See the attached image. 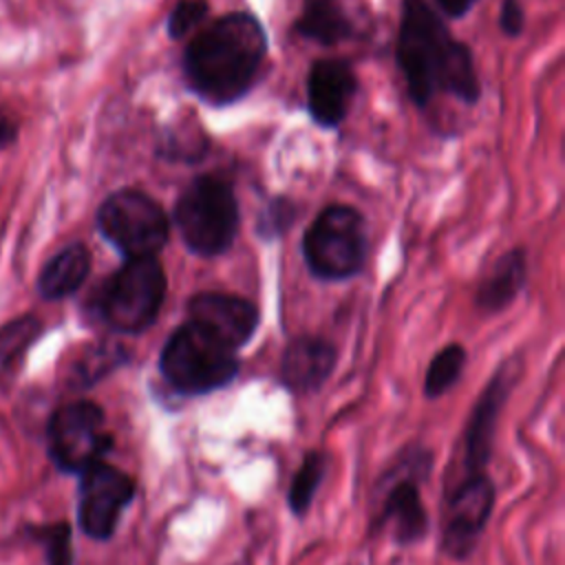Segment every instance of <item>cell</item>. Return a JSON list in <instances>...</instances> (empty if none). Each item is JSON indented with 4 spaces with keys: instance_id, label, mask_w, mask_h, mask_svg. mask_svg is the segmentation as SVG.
<instances>
[{
    "instance_id": "obj_1",
    "label": "cell",
    "mask_w": 565,
    "mask_h": 565,
    "mask_svg": "<svg viewBox=\"0 0 565 565\" xmlns=\"http://www.w3.org/2000/svg\"><path fill=\"white\" fill-rule=\"evenodd\" d=\"M395 57L408 97L419 108L428 106L439 93L468 106L481 99L470 46L452 38L441 15L426 0H402Z\"/></svg>"
},
{
    "instance_id": "obj_2",
    "label": "cell",
    "mask_w": 565,
    "mask_h": 565,
    "mask_svg": "<svg viewBox=\"0 0 565 565\" xmlns=\"http://www.w3.org/2000/svg\"><path fill=\"white\" fill-rule=\"evenodd\" d=\"M267 55V33L247 11H232L201 29L183 51L188 88L210 106H230L249 93Z\"/></svg>"
},
{
    "instance_id": "obj_3",
    "label": "cell",
    "mask_w": 565,
    "mask_h": 565,
    "mask_svg": "<svg viewBox=\"0 0 565 565\" xmlns=\"http://www.w3.org/2000/svg\"><path fill=\"white\" fill-rule=\"evenodd\" d=\"M168 278L157 256L126 258L97 289L93 313L115 333L150 329L163 307Z\"/></svg>"
},
{
    "instance_id": "obj_4",
    "label": "cell",
    "mask_w": 565,
    "mask_h": 565,
    "mask_svg": "<svg viewBox=\"0 0 565 565\" xmlns=\"http://www.w3.org/2000/svg\"><path fill=\"white\" fill-rule=\"evenodd\" d=\"M172 221L192 254L221 256L232 247L241 223L234 188L216 174L194 177L177 196Z\"/></svg>"
},
{
    "instance_id": "obj_5",
    "label": "cell",
    "mask_w": 565,
    "mask_h": 565,
    "mask_svg": "<svg viewBox=\"0 0 565 565\" xmlns=\"http://www.w3.org/2000/svg\"><path fill=\"white\" fill-rule=\"evenodd\" d=\"M163 380L181 395H207L234 382L238 358L199 322H183L166 340L159 355Z\"/></svg>"
},
{
    "instance_id": "obj_6",
    "label": "cell",
    "mask_w": 565,
    "mask_h": 565,
    "mask_svg": "<svg viewBox=\"0 0 565 565\" xmlns=\"http://www.w3.org/2000/svg\"><path fill=\"white\" fill-rule=\"evenodd\" d=\"M369 256L364 216L344 203L318 212L302 236V258L320 280H347L362 271Z\"/></svg>"
},
{
    "instance_id": "obj_7",
    "label": "cell",
    "mask_w": 565,
    "mask_h": 565,
    "mask_svg": "<svg viewBox=\"0 0 565 565\" xmlns=\"http://www.w3.org/2000/svg\"><path fill=\"white\" fill-rule=\"evenodd\" d=\"M430 463V452L413 446L404 450V457L382 479L384 490L377 492L373 530L388 527L391 539L402 547L419 543L428 532V512L422 503L419 481L426 479Z\"/></svg>"
},
{
    "instance_id": "obj_8",
    "label": "cell",
    "mask_w": 565,
    "mask_h": 565,
    "mask_svg": "<svg viewBox=\"0 0 565 565\" xmlns=\"http://www.w3.org/2000/svg\"><path fill=\"white\" fill-rule=\"evenodd\" d=\"M97 230L126 258L157 256L170 236L163 207L146 192L124 188L104 199L97 210Z\"/></svg>"
},
{
    "instance_id": "obj_9",
    "label": "cell",
    "mask_w": 565,
    "mask_h": 565,
    "mask_svg": "<svg viewBox=\"0 0 565 565\" xmlns=\"http://www.w3.org/2000/svg\"><path fill=\"white\" fill-rule=\"evenodd\" d=\"M46 448L51 461L68 475H82L104 461V455L113 448V435L106 430L102 406L90 399L60 406L46 426Z\"/></svg>"
},
{
    "instance_id": "obj_10",
    "label": "cell",
    "mask_w": 565,
    "mask_h": 565,
    "mask_svg": "<svg viewBox=\"0 0 565 565\" xmlns=\"http://www.w3.org/2000/svg\"><path fill=\"white\" fill-rule=\"evenodd\" d=\"M135 479L117 466L99 461L86 468L79 475L77 488V521L82 532L95 541H108L117 530L121 512L135 499Z\"/></svg>"
},
{
    "instance_id": "obj_11",
    "label": "cell",
    "mask_w": 565,
    "mask_h": 565,
    "mask_svg": "<svg viewBox=\"0 0 565 565\" xmlns=\"http://www.w3.org/2000/svg\"><path fill=\"white\" fill-rule=\"evenodd\" d=\"M494 508V483L481 475H468L446 494V516L441 550L455 561H466L475 552Z\"/></svg>"
},
{
    "instance_id": "obj_12",
    "label": "cell",
    "mask_w": 565,
    "mask_h": 565,
    "mask_svg": "<svg viewBox=\"0 0 565 565\" xmlns=\"http://www.w3.org/2000/svg\"><path fill=\"white\" fill-rule=\"evenodd\" d=\"M521 373H523V360L519 355L503 360L492 373V377L488 380V384L483 386L481 395L477 397L461 437L463 441L461 477L486 472V466L492 455V441H494L499 415L514 384L519 382Z\"/></svg>"
},
{
    "instance_id": "obj_13",
    "label": "cell",
    "mask_w": 565,
    "mask_h": 565,
    "mask_svg": "<svg viewBox=\"0 0 565 565\" xmlns=\"http://www.w3.org/2000/svg\"><path fill=\"white\" fill-rule=\"evenodd\" d=\"M358 93L353 66L342 57L316 60L307 75V110L311 119L327 130L338 128Z\"/></svg>"
},
{
    "instance_id": "obj_14",
    "label": "cell",
    "mask_w": 565,
    "mask_h": 565,
    "mask_svg": "<svg viewBox=\"0 0 565 565\" xmlns=\"http://www.w3.org/2000/svg\"><path fill=\"white\" fill-rule=\"evenodd\" d=\"M188 320L199 322L236 351L254 338L260 313L247 298L221 291H199L188 300Z\"/></svg>"
},
{
    "instance_id": "obj_15",
    "label": "cell",
    "mask_w": 565,
    "mask_h": 565,
    "mask_svg": "<svg viewBox=\"0 0 565 565\" xmlns=\"http://www.w3.org/2000/svg\"><path fill=\"white\" fill-rule=\"evenodd\" d=\"M335 347L320 335L294 338L282 355L278 377L291 393H316L335 369Z\"/></svg>"
},
{
    "instance_id": "obj_16",
    "label": "cell",
    "mask_w": 565,
    "mask_h": 565,
    "mask_svg": "<svg viewBox=\"0 0 565 565\" xmlns=\"http://www.w3.org/2000/svg\"><path fill=\"white\" fill-rule=\"evenodd\" d=\"M527 285V254L523 247L503 252L490 274L477 285L475 307L481 313H499L516 300Z\"/></svg>"
},
{
    "instance_id": "obj_17",
    "label": "cell",
    "mask_w": 565,
    "mask_h": 565,
    "mask_svg": "<svg viewBox=\"0 0 565 565\" xmlns=\"http://www.w3.org/2000/svg\"><path fill=\"white\" fill-rule=\"evenodd\" d=\"M90 274V252L84 243H71L49 258L38 276V291L46 300L73 296Z\"/></svg>"
},
{
    "instance_id": "obj_18",
    "label": "cell",
    "mask_w": 565,
    "mask_h": 565,
    "mask_svg": "<svg viewBox=\"0 0 565 565\" xmlns=\"http://www.w3.org/2000/svg\"><path fill=\"white\" fill-rule=\"evenodd\" d=\"M294 31L320 46H335L355 33V24L340 0H302Z\"/></svg>"
},
{
    "instance_id": "obj_19",
    "label": "cell",
    "mask_w": 565,
    "mask_h": 565,
    "mask_svg": "<svg viewBox=\"0 0 565 565\" xmlns=\"http://www.w3.org/2000/svg\"><path fill=\"white\" fill-rule=\"evenodd\" d=\"M40 333L42 322L35 316H20L0 327V386L18 373L26 351Z\"/></svg>"
},
{
    "instance_id": "obj_20",
    "label": "cell",
    "mask_w": 565,
    "mask_h": 565,
    "mask_svg": "<svg viewBox=\"0 0 565 565\" xmlns=\"http://www.w3.org/2000/svg\"><path fill=\"white\" fill-rule=\"evenodd\" d=\"M130 358V351L119 342H97L84 349V353L73 362L68 382L77 388L93 386L121 364H126Z\"/></svg>"
},
{
    "instance_id": "obj_21",
    "label": "cell",
    "mask_w": 565,
    "mask_h": 565,
    "mask_svg": "<svg viewBox=\"0 0 565 565\" xmlns=\"http://www.w3.org/2000/svg\"><path fill=\"white\" fill-rule=\"evenodd\" d=\"M327 466H329V459L322 450H309L302 457V463L296 470L291 486H289V494H287V503L296 516L307 514V510L313 503V497L327 475Z\"/></svg>"
},
{
    "instance_id": "obj_22",
    "label": "cell",
    "mask_w": 565,
    "mask_h": 565,
    "mask_svg": "<svg viewBox=\"0 0 565 565\" xmlns=\"http://www.w3.org/2000/svg\"><path fill=\"white\" fill-rule=\"evenodd\" d=\"M463 366H466V349L459 342L446 344L441 351L435 353V358L426 369L424 395L428 399H435L448 393L461 377Z\"/></svg>"
},
{
    "instance_id": "obj_23",
    "label": "cell",
    "mask_w": 565,
    "mask_h": 565,
    "mask_svg": "<svg viewBox=\"0 0 565 565\" xmlns=\"http://www.w3.org/2000/svg\"><path fill=\"white\" fill-rule=\"evenodd\" d=\"M300 214V205L289 196H271L256 216V234L260 241H276L285 236Z\"/></svg>"
},
{
    "instance_id": "obj_24",
    "label": "cell",
    "mask_w": 565,
    "mask_h": 565,
    "mask_svg": "<svg viewBox=\"0 0 565 565\" xmlns=\"http://www.w3.org/2000/svg\"><path fill=\"white\" fill-rule=\"evenodd\" d=\"M38 539L44 545L46 565H73V534L68 523L44 525L38 530Z\"/></svg>"
},
{
    "instance_id": "obj_25",
    "label": "cell",
    "mask_w": 565,
    "mask_h": 565,
    "mask_svg": "<svg viewBox=\"0 0 565 565\" xmlns=\"http://www.w3.org/2000/svg\"><path fill=\"white\" fill-rule=\"evenodd\" d=\"M207 11H210L207 0H179L166 20L168 38L170 40L185 38L192 29H196L205 20Z\"/></svg>"
},
{
    "instance_id": "obj_26",
    "label": "cell",
    "mask_w": 565,
    "mask_h": 565,
    "mask_svg": "<svg viewBox=\"0 0 565 565\" xmlns=\"http://www.w3.org/2000/svg\"><path fill=\"white\" fill-rule=\"evenodd\" d=\"M499 26L508 38H516L525 29V9L521 0H503L499 11Z\"/></svg>"
},
{
    "instance_id": "obj_27",
    "label": "cell",
    "mask_w": 565,
    "mask_h": 565,
    "mask_svg": "<svg viewBox=\"0 0 565 565\" xmlns=\"http://www.w3.org/2000/svg\"><path fill=\"white\" fill-rule=\"evenodd\" d=\"M437 7L448 15V18H463L470 13V9L479 2V0H435Z\"/></svg>"
},
{
    "instance_id": "obj_28",
    "label": "cell",
    "mask_w": 565,
    "mask_h": 565,
    "mask_svg": "<svg viewBox=\"0 0 565 565\" xmlns=\"http://www.w3.org/2000/svg\"><path fill=\"white\" fill-rule=\"evenodd\" d=\"M13 139H15V121L7 113H0V150L7 148Z\"/></svg>"
}]
</instances>
